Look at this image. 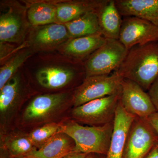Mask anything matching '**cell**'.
Masks as SVG:
<instances>
[{"instance_id":"1","label":"cell","mask_w":158,"mask_h":158,"mask_svg":"<svg viewBox=\"0 0 158 158\" xmlns=\"http://www.w3.org/2000/svg\"><path fill=\"white\" fill-rule=\"evenodd\" d=\"M117 71L148 91L158 77V41L130 49Z\"/></svg>"},{"instance_id":"2","label":"cell","mask_w":158,"mask_h":158,"mask_svg":"<svg viewBox=\"0 0 158 158\" xmlns=\"http://www.w3.org/2000/svg\"><path fill=\"white\" fill-rule=\"evenodd\" d=\"M61 123L62 132L74 141L75 152L107 154L113 132V121L98 126L81 125L73 119Z\"/></svg>"},{"instance_id":"3","label":"cell","mask_w":158,"mask_h":158,"mask_svg":"<svg viewBox=\"0 0 158 158\" xmlns=\"http://www.w3.org/2000/svg\"><path fill=\"white\" fill-rule=\"evenodd\" d=\"M128 51L118 40L106 39L104 44L85 62V77L109 75L117 71L126 57Z\"/></svg>"},{"instance_id":"4","label":"cell","mask_w":158,"mask_h":158,"mask_svg":"<svg viewBox=\"0 0 158 158\" xmlns=\"http://www.w3.org/2000/svg\"><path fill=\"white\" fill-rule=\"evenodd\" d=\"M123 79L118 71L109 75L85 77L74 93V106L76 107L94 100L119 93Z\"/></svg>"},{"instance_id":"5","label":"cell","mask_w":158,"mask_h":158,"mask_svg":"<svg viewBox=\"0 0 158 158\" xmlns=\"http://www.w3.org/2000/svg\"><path fill=\"white\" fill-rule=\"evenodd\" d=\"M119 93L97 99L74 107L72 112L73 120L91 126L112 122L120 100Z\"/></svg>"},{"instance_id":"6","label":"cell","mask_w":158,"mask_h":158,"mask_svg":"<svg viewBox=\"0 0 158 158\" xmlns=\"http://www.w3.org/2000/svg\"><path fill=\"white\" fill-rule=\"evenodd\" d=\"M158 143V135L146 118L136 117L128 133L123 158H144Z\"/></svg>"},{"instance_id":"7","label":"cell","mask_w":158,"mask_h":158,"mask_svg":"<svg viewBox=\"0 0 158 158\" xmlns=\"http://www.w3.org/2000/svg\"><path fill=\"white\" fill-rule=\"evenodd\" d=\"M118 40L128 50L135 46L158 41V27L139 18L125 17Z\"/></svg>"},{"instance_id":"8","label":"cell","mask_w":158,"mask_h":158,"mask_svg":"<svg viewBox=\"0 0 158 158\" xmlns=\"http://www.w3.org/2000/svg\"><path fill=\"white\" fill-rule=\"evenodd\" d=\"M120 103L128 113L146 118L156 112L148 92L135 82L123 78L121 83Z\"/></svg>"},{"instance_id":"9","label":"cell","mask_w":158,"mask_h":158,"mask_svg":"<svg viewBox=\"0 0 158 158\" xmlns=\"http://www.w3.org/2000/svg\"><path fill=\"white\" fill-rule=\"evenodd\" d=\"M67 98L65 93L47 94L34 98L26 108L24 119L29 123L44 121L59 110Z\"/></svg>"},{"instance_id":"10","label":"cell","mask_w":158,"mask_h":158,"mask_svg":"<svg viewBox=\"0 0 158 158\" xmlns=\"http://www.w3.org/2000/svg\"><path fill=\"white\" fill-rule=\"evenodd\" d=\"M136 117L126 111L119 102L113 121L110 148L106 158H123L128 133Z\"/></svg>"},{"instance_id":"11","label":"cell","mask_w":158,"mask_h":158,"mask_svg":"<svg viewBox=\"0 0 158 158\" xmlns=\"http://www.w3.org/2000/svg\"><path fill=\"white\" fill-rule=\"evenodd\" d=\"M122 16L145 20L158 27V0H115Z\"/></svg>"},{"instance_id":"12","label":"cell","mask_w":158,"mask_h":158,"mask_svg":"<svg viewBox=\"0 0 158 158\" xmlns=\"http://www.w3.org/2000/svg\"><path fill=\"white\" fill-rule=\"evenodd\" d=\"M98 15L102 35L106 39L118 40L123 19L115 0H106Z\"/></svg>"},{"instance_id":"13","label":"cell","mask_w":158,"mask_h":158,"mask_svg":"<svg viewBox=\"0 0 158 158\" xmlns=\"http://www.w3.org/2000/svg\"><path fill=\"white\" fill-rule=\"evenodd\" d=\"M75 148L73 139L65 133L60 132L26 158H59L75 152Z\"/></svg>"},{"instance_id":"14","label":"cell","mask_w":158,"mask_h":158,"mask_svg":"<svg viewBox=\"0 0 158 158\" xmlns=\"http://www.w3.org/2000/svg\"><path fill=\"white\" fill-rule=\"evenodd\" d=\"M106 1H82L59 4L56 6L57 20L65 23L88 12H98Z\"/></svg>"},{"instance_id":"15","label":"cell","mask_w":158,"mask_h":158,"mask_svg":"<svg viewBox=\"0 0 158 158\" xmlns=\"http://www.w3.org/2000/svg\"><path fill=\"white\" fill-rule=\"evenodd\" d=\"M75 73L72 69L58 66H50L37 71L36 78L42 87L49 89L62 88L70 83Z\"/></svg>"},{"instance_id":"16","label":"cell","mask_w":158,"mask_h":158,"mask_svg":"<svg viewBox=\"0 0 158 158\" xmlns=\"http://www.w3.org/2000/svg\"><path fill=\"white\" fill-rule=\"evenodd\" d=\"M106 38L102 34L73 38L64 48V52L77 59L90 56L106 42Z\"/></svg>"},{"instance_id":"17","label":"cell","mask_w":158,"mask_h":158,"mask_svg":"<svg viewBox=\"0 0 158 158\" xmlns=\"http://www.w3.org/2000/svg\"><path fill=\"white\" fill-rule=\"evenodd\" d=\"M69 34L73 38L102 34L99 25L98 12H88L78 18L64 24Z\"/></svg>"},{"instance_id":"18","label":"cell","mask_w":158,"mask_h":158,"mask_svg":"<svg viewBox=\"0 0 158 158\" xmlns=\"http://www.w3.org/2000/svg\"><path fill=\"white\" fill-rule=\"evenodd\" d=\"M69 36L64 25L50 24L42 26L35 31L33 41L39 46H52L61 43Z\"/></svg>"},{"instance_id":"19","label":"cell","mask_w":158,"mask_h":158,"mask_svg":"<svg viewBox=\"0 0 158 158\" xmlns=\"http://www.w3.org/2000/svg\"><path fill=\"white\" fill-rule=\"evenodd\" d=\"M1 148L10 158L27 157L37 149L29 140L27 135L9 136L5 138Z\"/></svg>"},{"instance_id":"20","label":"cell","mask_w":158,"mask_h":158,"mask_svg":"<svg viewBox=\"0 0 158 158\" xmlns=\"http://www.w3.org/2000/svg\"><path fill=\"white\" fill-rule=\"evenodd\" d=\"M22 30V22L18 15L9 11L0 17V41L15 42L19 38Z\"/></svg>"},{"instance_id":"21","label":"cell","mask_w":158,"mask_h":158,"mask_svg":"<svg viewBox=\"0 0 158 158\" xmlns=\"http://www.w3.org/2000/svg\"><path fill=\"white\" fill-rule=\"evenodd\" d=\"M28 18L34 26H44L57 22L56 6L44 3L31 6L28 11Z\"/></svg>"},{"instance_id":"22","label":"cell","mask_w":158,"mask_h":158,"mask_svg":"<svg viewBox=\"0 0 158 158\" xmlns=\"http://www.w3.org/2000/svg\"><path fill=\"white\" fill-rule=\"evenodd\" d=\"M20 79L13 76L7 82L0 92V112L1 115H6L12 110L19 95Z\"/></svg>"},{"instance_id":"23","label":"cell","mask_w":158,"mask_h":158,"mask_svg":"<svg viewBox=\"0 0 158 158\" xmlns=\"http://www.w3.org/2000/svg\"><path fill=\"white\" fill-rule=\"evenodd\" d=\"M60 132H62L61 123H50L33 130L27 136L34 147L39 149Z\"/></svg>"},{"instance_id":"24","label":"cell","mask_w":158,"mask_h":158,"mask_svg":"<svg viewBox=\"0 0 158 158\" xmlns=\"http://www.w3.org/2000/svg\"><path fill=\"white\" fill-rule=\"evenodd\" d=\"M28 51L17 54L0 69V89L14 76L16 71L31 56Z\"/></svg>"},{"instance_id":"25","label":"cell","mask_w":158,"mask_h":158,"mask_svg":"<svg viewBox=\"0 0 158 158\" xmlns=\"http://www.w3.org/2000/svg\"><path fill=\"white\" fill-rule=\"evenodd\" d=\"M153 104L158 112V77L148 91Z\"/></svg>"},{"instance_id":"26","label":"cell","mask_w":158,"mask_h":158,"mask_svg":"<svg viewBox=\"0 0 158 158\" xmlns=\"http://www.w3.org/2000/svg\"><path fill=\"white\" fill-rule=\"evenodd\" d=\"M146 119L158 135V112L153 113Z\"/></svg>"},{"instance_id":"27","label":"cell","mask_w":158,"mask_h":158,"mask_svg":"<svg viewBox=\"0 0 158 158\" xmlns=\"http://www.w3.org/2000/svg\"><path fill=\"white\" fill-rule=\"evenodd\" d=\"M88 154L83 153H79L73 152H71L68 154L62 156L59 158H85Z\"/></svg>"},{"instance_id":"28","label":"cell","mask_w":158,"mask_h":158,"mask_svg":"<svg viewBox=\"0 0 158 158\" xmlns=\"http://www.w3.org/2000/svg\"><path fill=\"white\" fill-rule=\"evenodd\" d=\"M144 158H158V143Z\"/></svg>"},{"instance_id":"29","label":"cell","mask_w":158,"mask_h":158,"mask_svg":"<svg viewBox=\"0 0 158 158\" xmlns=\"http://www.w3.org/2000/svg\"><path fill=\"white\" fill-rule=\"evenodd\" d=\"M95 154H88L85 158H98Z\"/></svg>"},{"instance_id":"30","label":"cell","mask_w":158,"mask_h":158,"mask_svg":"<svg viewBox=\"0 0 158 158\" xmlns=\"http://www.w3.org/2000/svg\"><path fill=\"white\" fill-rule=\"evenodd\" d=\"M27 158L24 157V158Z\"/></svg>"}]
</instances>
